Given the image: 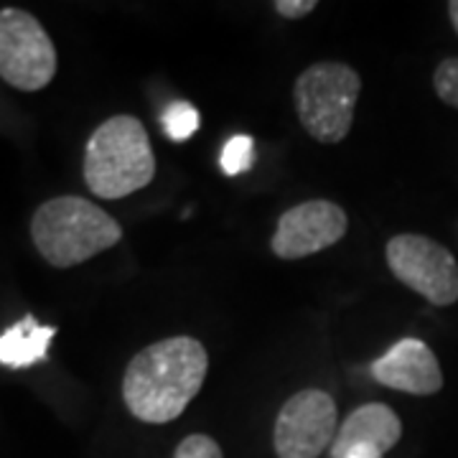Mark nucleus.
<instances>
[{
	"label": "nucleus",
	"mask_w": 458,
	"mask_h": 458,
	"mask_svg": "<svg viewBox=\"0 0 458 458\" xmlns=\"http://www.w3.org/2000/svg\"><path fill=\"white\" fill-rule=\"evenodd\" d=\"M174 458H225L222 456V448L219 443L209 438V436H201V433H194V436H186L183 441L179 443Z\"/></svg>",
	"instance_id": "15"
},
{
	"label": "nucleus",
	"mask_w": 458,
	"mask_h": 458,
	"mask_svg": "<svg viewBox=\"0 0 458 458\" xmlns=\"http://www.w3.org/2000/svg\"><path fill=\"white\" fill-rule=\"evenodd\" d=\"M82 171L87 189L99 199H123L146 189L156 176L146 125L132 114L105 120L87 140Z\"/></svg>",
	"instance_id": "2"
},
{
	"label": "nucleus",
	"mask_w": 458,
	"mask_h": 458,
	"mask_svg": "<svg viewBox=\"0 0 458 458\" xmlns=\"http://www.w3.org/2000/svg\"><path fill=\"white\" fill-rule=\"evenodd\" d=\"M199 123H201V120H199V110L191 102L176 99V102H171V105L165 107L164 131L174 143L189 140V138L199 131Z\"/></svg>",
	"instance_id": "12"
},
{
	"label": "nucleus",
	"mask_w": 458,
	"mask_h": 458,
	"mask_svg": "<svg viewBox=\"0 0 458 458\" xmlns=\"http://www.w3.org/2000/svg\"><path fill=\"white\" fill-rule=\"evenodd\" d=\"M346 227L349 216L339 204L313 199L280 214L270 247L280 260H301L336 245L346 234Z\"/></svg>",
	"instance_id": "8"
},
{
	"label": "nucleus",
	"mask_w": 458,
	"mask_h": 458,
	"mask_svg": "<svg viewBox=\"0 0 458 458\" xmlns=\"http://www.w3.org/2000/svg\"><path fill=\"white\" fill-rule=\"evenodd\" d=\"M403 438V423L390 405L367 403L354 410L331 443V458H385Z\"/></svg>",
	"instance_id": "10"
},
{
	"label": "nucleus",
	"mask_w": 458,
	"mask_h": 458,
	"mask_svg": "<svg viewBox=\"0 0 458 458\" xmlns=\"http://www.w3.org/2000/svg\"><path fill=\"white\" fill-rule=\"evenodd\" d=\"M385 255L394 278L428 303L454 306L458 301V262L441 242L426 234H394Z\"/></svg>",
	"instance_id": "6"
},
{
	"label": "nucleus",
	"mask_w": 458,
	"mask_h": 458,
	"mask_svg": "<svg viewBox=\"0 0 458 458\" xmlns=\"http://www.w3.org/2000/svg\"><path fill=\"white\" fill-rule=\"evenodd\" d=\"M207 372L204 344L194 336H171L132 357L123 377V400L138 420L164 426L189 408Z\"/></svg>",
	"instance_id": "1"
},
{
	"label": "nucleus",
	"mask_w": 458,
	"mask_h": 458,
	"mask_svg": "<svg viewBox=\"0 0 458 458\" xmlns=\"http://www.w3.org/2000/svg\"><path fill=\"white\" fill-rule=\"evenodd\" d=\"M339 433L334 397L324 390H301L280 408L273 445L278 458H318Z\"/></svg>",
	"instance_id": "7"
},
{
	"label": "nucleus",
	"mask_w": 458,
	"mask_h": 458,
	"mask_svg": "<svg viewBox=\"0 0 458 458\" xmlns=\"http://www.w3.org/2000/svg\"><path fill=\"white\" fill-rule=\"evenodd\" d=\"M361 92L357 69L342 62H318L303 69L293 84L298 120L313 140L334 146L352 131Z\"/></svg>",
	"instance_id": "4"
},
{
	"label": "nucleus",
	"mask_w": 458,
	"mask_h": 458,
	"mask_svg": "<svg viewBox=\"0 0 458 458\" xmlns=\"http://www.w3.org/2000/svg\"><path fill=\"white\" fill-rule=\"evenodd\" d=\"M31 240L44 260L64 270L117 245L123 227L89 199L56 197L33 212Z\"/></svg>",
	"instance_id": "3"
},
{
	"label": "nucleus",
	"mask_w": 458,
	"mask_h": 458,
	"mask_svg": "<svg viewBox=\"0 0 458 458\" xmlns=\"http://www.w3.org/2000/svg\"><path fill=\"white\" fill-rule=\"evenodd\" d=\"M54 336L56 328L36 324L31 313L23 316L18 324L0 334V364L8 369H26L36 361H44Z\"/></svg>",
	"instance_id": "11"
},
{
	"label": "nucleus",
	"mask_w": 458,
	"mask_h": 458,
	"mask_svg": "<svg viewBox=\"0 0 458 458\" xmlns=\"http://www.w3.org/2000/svg\"><path fill=\"white\" fill-rule=\"evenodd\" d=\"M56 49L38 18L21 8L0 11V77L21 92H38L56 77Z\"/></svg>",
	"instance_id": "5"
},
{
	"label": "nucleus",
	"mask_w": 458,
	"mask_h": 458,
	"mask_svg": "<svg viewBox=\"0 0 458 458\" xmlns=\"http://www.w3.org/2000/svg\"><path fill=\"white\" fill-rule=\"evenodd\" d=\"M273 8L283 18L298 21V18H306L311 11H316V0H278V3H273Z\"/></svg>",
	"instance_id": "16"
},
{
	"label": "nucleus",
	"mask_w": 458,
	"mask_h": 458,
	"mask_svg": "<svg viewBox=\"0 0 458 458\" xmlns=\"http://www.w3.org/2000/svg\"><path fill=\"white\" fill-rule=\"evenodd\" d=\"M448 18H451L454 31L458 33V0H451V3H448Z\"/></svg>",
	"instance_id": "17"
},
{
	"label": "nucleus",
	"mask_w": 458,
	"mask_h": 458,
	"mask_svg": "<svg viewBox=\"0 0 458 458\" xmlns=\"http://www.w3.org/2000/svg\"><path fill=\"white\" fill-rule=\"evenodd\" d=\"M372 377L379 385L408 394H436L443 387V372L438 357L426 342L405 336L390 346L379 360L372 361Z\"/></svg>",
	"instance_id": "9"
},
{
	"label": "nucleus",
	"mask_w": 458,
	"mask_h": 458,
	"mask_svg": "<svg viewBox=\"0 0 458 458\" xmlns=\"http://www.w3.org/2000/svg\"><path fill=\"white\" fill-rule=\"evenodd\" d=\"M433 89L436 95L458 110V56L443 59L433 72Z\"/></svg>",
	"instance_id": "14"
},
{
	"label": "nucleus",
	"mask_w": 458,
	"mask_h": 458,
	"mask_svg": "<svg viewBox=\"0 0 458 458\" xmlns=\"http://www.w3.org/2000/svg\"><path fill=\"white\" fill-rule=\"evenodd\" d=\"M255 164V143L250 135H234L222 150V171L227 176L245 174Z\"/></svg>",
	"instance_id": "13"
}]
</instances>
